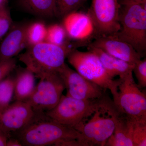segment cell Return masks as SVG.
Instances as JSON below:
<instances>
[{
    "label": "cell",
    "mask_w": 146,
    "mask_h": 146,
    "mask_svg": "<svg viewBox=\"0 0 146 146\" xmlns=\"http://www.w3.org/2000/svg\"><path fill=\"white\" fill-rule=\"evenodd\" d=\"M33 114L34 111L28 104L16 101L0 110V126L10 138L26 125Z\"/></svg>",
    "instance_id": "11"
},
{
    "label": "cell",
    "mask_w": 146,
    "mask_h": 146,
    "mask_svg": "<svg viewBox=\"0 0 146 146\" xmlns=\"http://www.w3.org/2000/svg\"><path fill=\"white\" fill-rule=\"evenodd\" d=\"M47 28L44 24L41 22L27 26L26 36L28 47L45 42Z\"/></svg>",
    "instance_id": "19"
},
{
    "label": "cell",
    "mask_w": 146,
    "mask_h": 146,
    "mask_svg": "<svg viewBox=\"0 0 146 146\" xmlns=\"http://www.w3.org/2000/svg\"><path fill=\"white\" fill-rule=\"evenodd\" d=\"M57 72L65 84L66 96L81 100H98L104 96L103 89L84 78L66 63Z\"/></svg>",
    "instance_id": "10"
},
{
    "label": "cell",
    "mask_w": 146,
    "mask_h": 146,
    "mask_svg": "<svg viewBox=\"0 0 146 146\" xmlns=\"http://www.w3.org/2000/svg\"><path fill=\"white\" fill-rule=\"evenodd\" d=\"M19 3L29 13L41 17L58 15L56 0H19Z\"/></svg>",
    "instance_id": "18"
},
{
    "label": "cell",
    "mask_w": 146,
    "mask_h": 146,
    "mask_svg": "<svg viewBox=\"0 0 146 146\" xmlns=\"http://www.w3.org/2000/svg\"><path fill=\"white\" fill-rule=\"evenodd\" d=\"M133 72L119 78L118 92L113 101L121 113L135 121H146V95L134 81Z\"/></svg>",
    "instance_id": "6"
},
{
    "label": "cell",
    "mask_w": 146,
    "mask_h": 146,
    "mask_svg": "<svg viewBox=\"0 0 146 146\" xmlns=\"http://www.w3.org/2000/svg\"><path fill=\"white\" fill-rule=\"evenodd\" d=\"M120 6L118 0H92L88 14L99 36L116 34L119 31Z\"/></svg>",
    "instance_id": "9"
},
{
    "label": "cell",
    "mask_w": 146,
    "mask_h": 146,
    "mask_svg": "<svg viewBox=\"0 0 146 146\" xmlns=\"http://www.w3.org/2000/svg\"><path fill=\"white\" fill-rule=\"evenodd\" d=\"M9 138L0 126V146H6L7 141Z\"/></svg>",
    "instance_id": "27"
},
{
    "label": "cell",
    "mask_w": 146,
    "mask_h": 146,
    "mask_svg": "<svg viewBox=\"0 0 146 146\" xmlns=\"http://www.w3.org/2000/svg\"><path fill=\"white\" fill-rule=\"evenodd\" d=\"M89 45L133 65L142 58L131 45L120 39L115 35L99 36Z\"/></svg>",
    "instance_id": "12"
},
{
    "label": "cell",
    "mask_w": 146,
    "mask_h": 146,
    "mask_svg": "<svg viewBox=\"0 0 146 146\" xmlns=\"http://www.w3.org/2000/svg\"><path fill=\"white\" fill-rule=\"evenodd\" d=\"M13 134L24 146H84L81 133L44 111H34L26 125Z\"/></svg>",
    "instance_id": "1"
},
{
    "label": "cell",
    "mask_w": 146,
    "mask_h": 146,
    "mask_svg": "<svg viewBox=\"0 0 146 146\" xmlns=\"http://www.w3.org/2000/svg\"><path fill=\"white\" fill-rule=\"evenodd\" d=\"M100 99L78 100L62 95L55 107L45 112L61 124L74 128L94 113Z\"/></svg>",
    "instance_id": "7"
},
{
    "label": "cell",
    "mask_w": 146,
    "mask_h": 146,
    "mask_svg": "<svg viewBox=\"0 0 146 146\" xmlns=\"http://www.w3.org/2000/svg\"><path fill=\"white\" fill-rule=\"evenodd\" d=\"M67 33L64 27L58 24L51 25L47 28L45 42L52 44L65 45Z\"/></svg>",
    "instance_id": "21"
},
{
    "label": "cell",
    "mask_w": 146,
    "mask_h": 146,
    "mask_svg": "<svg viewBox=\"0 0 146 146\" xmlns=\"http://www.w3.org/2000/svg\"><path fill=\"white\" fill-rule=\"evenodd\" d=\"M5 0H0V5L4 3L5 1Z\"/></svg>",
    "instance_id": "30"
},
{
    "label": "cell",
    "mask_w": 146,
    "mask_h": 146,
    "mask_svg": "<svg viewBox=\"0 0 146 146\" xmlns=\"http://www.w3.org/2000/svg\"><path fill=\"white\" fill-rule=\"evenodd\" d=\"M133 146H146V121H135L132 133Z\"/></svg>",
    "instance_id": "22"
},
{
    "label": "cell",
    "mask_w": 146,
    "mask_h": 146,
    "mask_svg": "<svg viewBox=\"0 0 146 146\" xmlns=\"http://www.w3.org/2000/svg\"><path fill=\"white\" fill-rule=\"evenodd\" d=\"M65 89L58 72L50 73L40 79L31 96L24 102L30 105L34 111L46 112L55 107Z\"/></svg>",
    "instance_id": "8"
},
{
    "label": "cell",
    "mask_w": 146,
    "mask_h": 146,
    "mask_svg": "<svg viewBox=\"0 0 146 146\" xmlns=\"http://www.w3.org/2000/svg\"><path fill=\"white\" fill-rule=\"evenodd\" d=\"M12 19L9 11L4 3L0 5V39L9 30Z\"/></svg>",
    "instance_id": "24"
},
{
    "label": "cell",
    "mask_w": 146,
    "mask_h": 146,
    "mask_svg": "<svg viewBox=\"0 0 146 146\" xmlns=\"http://www.w3.org/2000/svg\"><path fill=\"white\" fill-rule=\"evenodd\" d=\"M74 49L67 44L58 46L44 42L27 47L26 50L18 58L35 77L40 79L48 74L57 72Z\"/></svg>",
    "instance_id": "3"
},
{
    "label": "cell",
    "mask_w": 146,
    "mask_h": 146,
    "mask_svg": "<svg viewBox=\"0 0 146 146\" xmlns=\"http://www.w3.org/2000/svg\"><path fill=\"white\" fill-rule=\"evenodd\" d=\"M119 112L113 101L104 96L90 119L74 128L81 133L84 146H105L115 130Z\"/></svg>",
    "instance_id": "2"
},
{
    "label": "cell",
    "mask_w": 146,
    "mask_h": 146,
    "mask_svg": "<svg viewBox=\"0 0 146 146\" xmlns=\"http://www.w3.org/2000/svg\"><path fill=\"white\" fill-rule=\"evenodd\" d=\"M27 27L20 25L11 30L0 44V61L13 58L28 47Z\"/></svg>",
    "instance_id": "14"
},
{
    "label": "cell",
    "mask_w": 146,
    "mask_h": 146,
    "mask_svg": "<svg viewBox=\"0 0 146 146\" xmlns=\"http://www.w3.org/2000/svg\"><path fill=\"white\" fill-rule=\"evenodd\" d=\"M135 121L120 112L117 117L115 130L108 140L106 146H133L132 133Z\"/></svg>",
    "instance_id": "15"
},
{
    "label": "cell",
    "mask_w": 146,
    "mask_h": 146,
    "mask_svg": "<svg viewBox=\"0 0 146 146\" xmlns=\"http://www.w3.org/2000/svg\"><path fill=\"white\" fill-rule=\"evenodd\" d=\"M35 77L34 74L26 67L17 70L13 94L15 101L24 102L31 96L36 86Z\"/></svg>",
    "instance_id": "17"
},
{
    "label": "cell",
    "mask_w": 146,
    "mask_h": 146,
    "mask_svg": "<svg viewBox=\"0 0 146 146\" xmlns=\"http://www.w3.org/2000/svg\"><path fill=\"white\" fill-rule=\"evenodd\" d=\"M6 146H22V145L17 138L11 137L7 141Z\"/></svg>",
    "instance_id": "28"
},
{
    "label": "cell",
    "mask_w": 146,
    "mask_h": 146,
    "mask_svg": "<svg viewBox=\"0 0 146 146\" xmlns=\"http://www.w3.org/2000/svg\"><path fill=\"white\" fill-rule=\"evenodd\" d=\"M15 76L10 74L0 82V110L10 104L14 94Z\"/></svg>",
    "instance_id": "20"
},
{
    "label": "cell",
    "mask_w": 146,
    "mask_h": 146,
    "mask_svg": "<svg viewBox=\"0 0 146 146\" xmlns=\"http://www.w3.org/2000/svg\"><path fill=\"white\" fill-rule=\"evenodd\" d=\"M68 62L82 76L104 90H110L113 99L117 96L119 80L110 77L96 54L89 50L74 49L67 57Z\"/></svg>",
    "instance_id": "5"
},
{
    "label": "cell",
    "mask_w": 146,
    "mask_h": 146,
    "mask_svg": "<svg viewBox=\"0 0 146 146\" xmlns=\"http://www.w3.org/2000/svg\"><path fill=\"white\" fill-rule=\"evenodd\" d=\"M64 17L63 27L72 39L85 40L95 32L94 23L88 13L74 11Z\"/></svg>",
    "instance_id": "13"
},
{
    "label": "cell",
    "mask_w": 146,
    "mask_h": 146,
    "mask_svg": "<svg viewBox=\"0 0 146 146\" xmlns=\"http://www.w3.org/2000/svg\"><path fill=\"white\" fill-rule=\"evenodd\" d=\"M56 2L58 14L63 17L75 11L82 4L81 0H56Z\"/></svg>",
    "instance_id": "23"
},
{
    "label": "cell",
    "mask_w": 146,
    "mask_h": 146,
    "mask_svg": "<svg viewBox=\"0 0 146 146\" xmlns=\"http://www.w3.org/2000/svg\"><path fill=\"white\" fill-rule=\"evenodd\" d=\"M16 67V60L14 58L0 61V82L10 74Z\"/></svg>",
    "instance_id": "26"
},
{
    "label": "cell",
    "mask_w": 146,
    "mask_h": 146,
    "mask_svg": "<svg viewBox=\"0 0 146 146\" xmlns=\"http://www.w3.org/2000/svg\"><path fill=\"white\" fill-rule=\"evenodd\" d=\"M133 72L138 82V86L141 88L146 87V60H139L134 65Z\"/></svg>",
    "instance_id": "25"
},
{
    "label": "cell",
    "mask_w": 146,
    "mask_h": 146,
    "mask_svg": "<svg viewBox=\"0 0 146 146\" xmlns=\"http://www.w3.org/2000/svg\"><path fill=\"white\" fill-rule=\"evenodd\" d=\"M87 0H81L82 3L86 1Z\"/></svg>",
    "instance_id": "31"
},
{
    "label": "cell",
    "mask_w": 146,
    "mask_h": 146,
    "mask_svg": "<svg viewBox=\"0 0 146 146\" xmlns=\"http://www.w3.org/2000/svg\"><path fill=\"white\" fill-rule=\"evenodd\" d=\"M89 50L98 56L108 75L113 78L117 76L123 77L130 72H133L134 65L112 56L102 50L88 45Z\"/></svg>",
    "instance_id": "16"
},
{
    "label": "cell",
    "mask_w": 146,
    "mask_h": 146,
    "mask_svg": "<svg viewBox=\"0 0 146 146\" xmlns=\"http://www.w3.org/2000/svg\"><path fill=\"white\" fill-rule=\"evenodd\" d=\"M119 22L121 29L115 35L131 45L142 57L146 50V0L122 1Z\"/></svg>",
    "instance_id": "4"
},
{
    "label": "cell",
    "mask_w": 146,
    "mask_h": 146,
    "mask_svg": "<svg viewBox=\"0 0 146 146\" xmlns=\"http://www.w3.org/2000/svg\"><path fill=\"white\" fill-rule=\"evenodd\" d=\"M123 1H141L143 0H123Z\"/></svg>",
    "instance_id": "29"
}]
</instances>
